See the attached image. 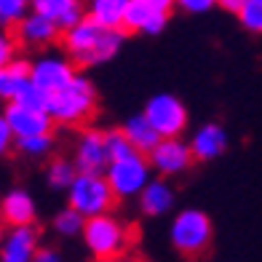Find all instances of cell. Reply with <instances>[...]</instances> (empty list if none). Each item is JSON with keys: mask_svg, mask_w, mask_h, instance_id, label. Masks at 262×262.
<instances>
[{"mask_svg": "<svg viewBox=\"0 0 262 262\" xmlns=\"http://www.w3.org/2000/svg\"><path fill=\"white\" fill-rule=\"evenodd\" d=\"M123 35H126L123 27L102 25V21L86 14L78 25L62 32V46H64V54L75 62V67H97L110 62L118 54Z\"/></svg>", "mask_w": 262, "mask_h": 262, "instance_id": "6da1fadb", "label": "cell"}, {"mask_svg": "<svg viewBox=\"0 0 262 262\" xmlns=\"http://www.w3.org/2000/svg\"><path fill=\"white\" fill-rule=\"evenodd\" d=\"M94 107H97V91H94L91 80L83 75H75L67 86L49 94V115L64 126L83 123L94 113Z\"/></svg>", "mask_w": 262, "mask_h": 262, "instance_id": "7a4b0ae2", "label": "cell"}, {"mask_svg": "<svg viewBox=\"0 0 262 262\" xmlns=\"http://www.w3.org/2000/svg\"><path fill=\"white\" fill-rule=\"evenodd\" d=\"M115 190L102 171H78L75 182L70 185V206L78 209L83 217L107 214L115 204Z\"/></svg>", "mask_w": 262, "mask_h": 262, "instance_id": "3957f363", "label": "cell"}, {"mask_svg": "<svg viewBox=\"0 0 262 262\" xmlns=\"http://www.w3.org/2000/svg\"><path fill=\"white\" fill-rule=\"evenodd\" d=\"M83 241H86L89 252L99 262H107V259H115L126 252L128 230L121 220L110 217V211H107V214H97V217H86Z\"/></svg>", "mask_w": 262, "mask_h": 262, "instance_id": "277c9868", "label": "cell"}, {"mask_svg": "<svg viewBox=\"0 0 262 262\" xmlns=\"http://www.w3.org/2000/svg\"><path fill=\"white\" fill-rule=\"evenodd\" d=\"M171 244L187 257L204 254L209 249V244H211V222H209V217L198 209L180 211L171 222Z\"/></svg>", "mask_w": 262, "mask_h": 262, "instance_id": "5b68a950", "label": "cell"}, {"mask_svg": "<svg viewBox=\"0 0 262 262\" xmlns=\"http://www.w3.org/2000/svg\"><path fill=\"white\" fill-rule=\"evenodd\" d=\"M104 174H107V180H110L118 198L139 195L145 190V185L150 182V158H145V152L115 158V161H110Z\"/></svg>", "mask_w": 262, "mask_h": 262, "instance_id": "8992f818", "label": "cell"}, {"mask_svg": "<svg viewBox=\"0 0 262 262\" xmlns=\"http://www.w3.org/2000/svg\"><path fill=\"white\" fill-rule=\"evenodd\" d=\"M147 121L161 131V137H180L187 126V110L185 104L171 97V94H156L145 104Z\"/></svg>", "mask_w": 262, "mask_h": 262, "instance_id": "52a82bcc", "label": "cell"}, {"mask_svg": "<svg viewBox=\"0 0 262 262\" xmlns=\"http://www.w3.org/2000/svg\"><path fill=\"white\" fill-rule=\"evenodd\" d=\"M147 158H150L152 169H158V174H163V177L182 174L187 166L195 161L193 147L185 145L180 137H163L158 145L147 152Z\"/></svg>", "mask_w": 262, "mask_h": 262, "instance_id": "ba28073f", "label": "cell"}, {"mask_svg": "<svg viewBox=\"0 0 262 262\" xmlns=\"http://www.w3.org/2000/svg\"><path fill=\"white\" fill-rule=\"evenodd\" d=\"M75 62L64 56H40L32 62V83L40 86L46 94H54L62 86H67L78 73H75Z\"/></svg>", "mask_w": 262, "mask_h": 262, "instance_id": "9c48e42d", "label": "cell"}, {"mask_svg": "<svg viewBox=\"0 0 262 262\" xmlns=\"http://www.w3.org/2000/svg\"><path fill=\"white\" fill-rule=\"evenodd\" d=\"M75 166L78 171H107L110 166V152H107V139L102 131H83L75 147Z\"/></svg>", "mask_w": 262, "mask_h": 262, "instance_id": "30bf717a", "label": "cell"}, {"mask_svg": "<svg viewBox=\"0 0 262 262\" xmlns=\"http://www.w3.org/2000/svg\"><path fill=\"white\" fill-rule=\"evenodd\" d=\"M6 121L11 123L16 137H32V134H43V131L51 128L54 118L46 110H30V107H21L16 102H8L6 107Z\"/></svg>", "mask_w": 262, "mask_h": 262, "instance_id": "8fae6325", "label": "cell"}, {"mask_svg": "<svg viewBox=\"0 0 262 262\" xmlns=\"http://www.w3.org/2000/svg\"><path fill=\"white\" fill-rule=\"evenodd\" d=\"M59 25L51 21L49 16L38 14V11H30L16 25V38L25 43V46H35V49H40V46H49L59 38Z\"/></svg>", "mask_w": 262, "mask_h": 262, "instance_id": "7c38bea8", "label": "cell"}, {"mask_svg": "<svg viewBox=\"0 0 262 262\" xmlns=\"http://www.w3.org/2000/svg\"><path fill=\"white\" fill-rule=\"evenodd\" d=\"M38 254V230L32 225L11 228L3 241V259L0 262H32Z\"/></svg>", "mask_w": 262, "mask_h": 262, "instance_id": "4fadbf2b", "label": "cell"}, {"mask_svg": "<svg viewBox=\"0 0 262 262\" xmlns=\"http://www.w3.org/2000/svg\"><path fill=\"white\" fill-rule=\"evenodd\" d=\"M32 11L49 16L51 21H56L59 30H70L73 25L86 16V6L83 0H32Z\"/></svg>", "mask_w": 262, "mask_h": 262, "instance_id": "5bb4252c", "label": "cell"}, {"mask_svg": "<svg viewBox=\"0 0 262 262\" xmlns=\"http://www.w3.org/2000/svg\"><path fill=\"white\" fill-rule=\"evenodd\" d=\"M166 21H169V14L158 8H150L145 3H137L131 0V6L126 11V21H123V30L126 32H142V35H158Z\"/></svg>", "mask_w": 262, "mask_h": 262, "instance_id": "9a60e30c", "label": "cell"}, {"mask_svg": "<svg viewBox=\"0 0 262 262\" xmlns=\"http://www.w3.org/2000/svg\"><path fill=\"white\" fill-rule=\"evenodd\" d=\"M190 147H193L195 161H211V158L222 156L225 147H228V131L217 123H206L195 131Z\"/></svg>", "mask_w": 262, "mask_h": 262, "instance_id": "2e32d148", "label": "cell"}, {"mask_svg": "<svg viewBox=\"0 0 262 262\" xmlns=\"http://www.w3.org/2000/svg\"><path fill=\"white\" fill-rule=\"evenodd\" d=\"M32 83V62L14 59L8 64H0V97L3 99H16L19 91H25Z\"/></svg>", "mask_w": 262, "mask_h": 262, "instance_id": "e0dca14e", "label": "cell"}, {"mask_svg": "<svg viewBox=\"0 0 262 262\" xmlns=\"http://www.w3.org/2000/svg\"><path fill=\"white\" fill-rule=\"evenodd\" d=\"M3 222L11 228H21V225H32L35 222V201L25 190H11L3 198Z\"/></svg>", "mask_w": 262, "mask_h": 262, "instance_id": "ac0fdd59", "label": "cell"}, {"mask_svg": "<svg viewBox=\"0 0 262 262\" xmlns=\"http://www.w3.org/2000/svg\"><path fill=\"white\" fill-rule=\"evenodd\" d=\"M139 206L150 217H161V214H166L174 206V190L163 180H150L145 190L139 193Z\"/></svg>", "mask_w": 262, "mask_h": 262, "instance_id": "d6986e66", "label": "cell"}, {"mask_svg": "<svg viewBox=\"0 0 262 262\" xmlns=\"http://www.w3.org/2000/svg\"><path fill=\"white\" fill-rule=\"evenodd\" d=\"M123 131H126V137L131 139V145H134L139 152H145V156H147V152L163 139V137H161V131L147 121V115H145V113H142V115H134V118H128V121L123 123Z\"/></svg>", "mask_w": 262, "mask_h": 262, "instance_id": "ffe728a7", "label": "cell"}, {"mask_svg": "<svg viewBox=\"0 0 262 262\" xmlns=\"http://www.w3.org/2000/svg\"><path fill=\"white\" fill-rule=\"evenodd\" d=\"M128 6H131V0H86V14L102 21V25L123 27Z\"/></svg>", "mask_w": 262, "mask_h": 262, "instance_id": "44dd1931", "label": "cell"}, {"mask_svg": "<svg viewBox=\"0 0 262 262\" xmlns=\"http://www.w3.org/2000/svg\"><path fill=\"white\" fill-rule=\"evenodd\" d=\"M78 177V166L70 163L64 158H54L49 166V185L56 190H70V185L75 182Z\"/></svg>", "mask_w": 262, "mask_h": 262, "instance_id": "7402d4cb", "label": "cell"}, {"mask_svg": "<svg viewBox=\"0 0 262 262\" xmlns=\"http://www.w3.org/2000/svg\"><path fill=\"white\" fill-rule=\"evenodd\" d=\"M32 11V0H0V21L6 27H16Z\"/></svg>", "mask_w": 262, "mask_h": 262, "instance_id": "603a6c76", "label": "cell"}, {"mask_svg": "<svg viewBox=\"0 0 262 262\" xmlns=\"http://www.w3.org/2000/svg\"><path fill=\"white\" fill-rule=\"evenodd\" d=\"M104 139H107V152H110V161H115V158H126V156H134V152H139L134 145H131V139L126 137V131H123V128L107 131Z\"/></svg>", "mask_w": 262, "mask_h": 262, "instance_id": "cb8c5ba5", "label": "cell"}, {"mask_svg": "<svg viewBox=\"0 0 262 262\" xmlns=\"http://www.w3.org/2000/svg\"><path fill=\"white\" fill-rule=\"evenodd\" d=\"M16 147L25 152V156H46L51 147H54V137L49 131H43V134H32V137H16Z\"/></svg>", "mask_w": 262, "mask_h": 262, "instance_id": "d4e9b609", "label": "cell"}, {"mask_svg": "<svg viewBox=\"0 0 262 262\" xmlns=\"http://www.w3.org/2000/svg\"><path fill=\"white\" fill-rule=\"evenodd\" d=\"M83 225H86V217L78 211V209H64V211H59L56 214V220H54V228L56 233H62V235H75V233H83Z\"/></svg>", "mask_w": 262, "mask_h": 262, "instance_id": "484cf974", "label": "cell"}, {"mask_svg": "<svg viewBox=\"0 0 262 262\" xmlns=\"http://www.w3.org/2000/svg\"><path fill=\"white\" fill-rule=\"evenodd\" d=\"M235 16L244 25V30L262 35V0H246Z\"/></svg>", "mask_w": 262, "mask_h": 262, "instance_id": "4316f807", "label": "cell"}, {"mask_svg": "<svg viewBox=\"0 0 262 262\" xmlns=\"http://www.w3.org/2000/svg\"><path fill=\"white\" fill-rule=\"evenodd\" d=\"M11 102H16L21 107H30V110H46L49 113V94L40 86H35V83H30L25 91H19L16 99H11Z\"/></svg>", "mask_w": 262, "mask_h": 262, "instance_id": "83f0119b", "label": "cell"}, {"mask_svg": "<svg viewBox=\"0 0 262 262\" xmlns=\"http://www.w3.org/2000/svg\"><path fill=\"white\" fill-rule=\"evenodd\" d=\"M177 6H180L185 14H206L214 6H220V0H177Z\"/></svg>", "mask_w": 262, "mask_h": 262, "instance_id": "f1b7e54d", "label": "cell"}, {"mask_svg": "<svg viewBox=\"0 0 262 262\" xmlns=\"http://www.w3.org/2000/svg\"><path fill=\"white\" fill-rule=\"evenodd\" d=\"M16 59V40L14 38H3L0 40V64H8Z\"/></svg>", "mask_w": 262, "mask_h": 262, "instance_id": "f546056e", "label": "cell"}, {"mask_svg": "<svg viewBox=\"0 0 262 262\" xmlns=\"http://www.w3.org/2000/svg\"><path fill=\"white\" fill-rule=\"evenodd\" d=\"M137 3H145V6H150V8H158V11H169L177 6V0H137Z\"/></svg>", "mask_w": 262, "mask_h": 262, "instance_id": "4dcf8cb0", "label": "cell"}, {"mask_svg": "<svg viewBox=\"0 0 262 262\" xmlns=\"http://www.w3.org/2000/svg\"><path fill=\"white\" fill-rule=\"evenodd\" d=\"M32 262H62V257H59L54 249H38V254H35Z\"/></svg>", "mask_w": 262, "mask_h": 262, "instance_id": "1f68e13d", "label": "cell"}, {"mask_svg": "<svg viewBox=\"0 0 262 262\" xmlns=\"http://www.w3.org/2000/svg\"><path fill=\"white\" fill-rule=\"evenodd\" d=\"M244 3H246V0H220V6H222L225 11H230V14H238Z\"/></svg>", "mask_w": 262, "mask_h": 262, "instance_id": "d6a6232c", "label": "cell"}, {"mask_svg": "<svg viewBox=\"0 0 262 262\" xmlns=\"http://www.w3.org/2000/svg\"><path fill=\"white\" fill-rule=\"evenodd\" d=\"M107 262H142L139 257H128V254H121V257H115V259H107Z\"/></svg>", "mask_w": 262, "mask_h": 262, "instance_id": "836d02e7", "label": "cell"}]
</instances>
